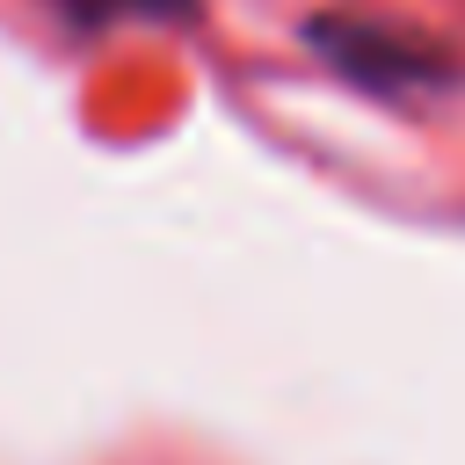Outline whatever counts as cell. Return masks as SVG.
<instances>
[{
    "label": "cell",
    "mask_w": 465,
    "mask_h": 465,
    "mask_svg": "<svg viewBox=\"0 0 465 465\" xmlns=\"http://www.w3.org/2000/svg\"><path fill=\"white\" fill-rule=\"evenodd\" d=\"M80 29H116V22H189L196 0H51Z\"/></svg>",
    "instance_id": "cell-2"
},
{
    "label": "cell",
    "mask_w": 465,
    "mask_h": 465,
    "mask_svg": "<svg viewBox=\"0 0 465 465\" xmlns=\"http://www.w3.org/2000/svg\"><path fill=\"white\" fill-rule=\"evenodd\" d=\"M312 51H327L356 87H378V94H414V87H443L450 80V58L414 44V36H392L378 22H334L320 15L312 22Z\"/></svg>",
    "instance_id": "cell-1"
}]
</instances>
